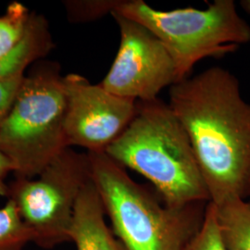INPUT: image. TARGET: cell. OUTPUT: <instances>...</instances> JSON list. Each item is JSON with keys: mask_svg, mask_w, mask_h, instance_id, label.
<instances>
[{"mask_svg": "<svg viewBox=\"0 0 250 250\" xmlns=\"http://www.w3.org/2000/svg\"><path fill=\"white\" fill-rule=\"evenodd\" d=\"M136 105L133 121L105 153L150 181L169 208L210 202L188 133L169 103L157 99Z\"/></svg>", "mask_w": 250, "mask_h": 250, "instance_id": "cell-2", "label": "cell"}, {"mask_svg": "<svg viewBox=\"0 0 250 250\" xmlns=\"http://www.w3.org/2000/svg\"><path fill=\"white\" fill-rule=\"evenodd\" d=\"M215 206V205H214ZM221 241L225 250H250V205L232 198L215 206Z\"/></svg>", "mask_w": 250, "mask_h": 250, "instance_id": "cell-11", "label": "cell"}, {"mask_svg": "<svg viewBox=\"0 0 250 250\" xmlns=\"http://www.w3.org/2000/svg\"><path fill=\"white\" fill-rule=\"evenodd\" d=\"M91 179L86 153L67 147L34 178L16 177L8 199L34 233V243L51 250L70 241L68 230L81 190Z\"/></svg>", "mask_w": 250, "mask_h": 250, "instance_id": "cell-6", "label": "cell"}, {"mask_svg": "<svg viewBox=\"0 0 250 250\" xmlns=\"http://www.w3.org/2000/svg\"><path fill=\"white\" fill-rule=\"evenodd\" d=\"M169 105L188 133L210 202L250 197V104L238 79L208 68L172 84Z\"/></svg>", "mask_w": 250, "mask_h": 250, "instance_id": "cell-1", "label": "cell"}, {"mask_svg": "<svg viewBox=\"0 0 250 250\" xmlns=\"http://www.w3.org/2000/svg\"><path fill=\"white\" fill-rule=\"evenodd\" d=\"M119 3L120 0L66 1L65 8L70 21L73 22H86L111 14Z\"/></svg>", "mask_w": 250, "mask_h": 250, "instance_id": "cell-15", "label": "cell"}, {"mask_svg": "<svg viewBox=\"0 0 250 250\" xmlns=\"http://www.w3.org/2000/svg\"><path fill=\"white\" fill-rule=\"evenodd\" d=\"M249 204H250V201H249Z\"/></svg>", "mask_w": 250, "mask_h": 250, "instance_id": "cell-19", "label": "cell"}, {"mask_svg": "<svg viewBox=\"0 0 250 250\" xmlns=\"http://www.w3.org/2000/svg\"><path fill=\"white\" fill-rule=\"evenodd\" d=\"M105 208L93 181L81 190L68 230L77 250H125L105 222Z\"/></svg>", "mask_w": 250, "mask_h": 250, "instance_id": "cell-9", "label": "cell"}, {"mask_svg": "<svg viewBox=\"0 0 250 250\" xmlns=\"http://www.w3.org/2000/svg\"><path fill=\"white\" fill-rule=\"evenodd\" d=\"M10 172H13V166L9 159L0 151V197H8L9 185L6 180Z\"/></svg>", "mask_w": 250, "mask_h": 250, "instance_id": "cell-17", "label": "cell"}, {"mask_svg": "<svg viewBox=\"0 0 250 250\" xmlns=\"http://www.w3.org/2000/svg\"><path fill=\"white\" fill-rule=\"evenodd\" d=\"M52 45L46 21L42 16L32 14L21 40L8 53L0 57V80L24 76L29 65L45 57Z\"/></svg>", "mask_w": 250, "mask_h": 250, "instance_id": "cell-10", "label": "cell"}, {"mask_svg": "<svg viewBox=\"0 0 250 250\" xmlns=\"http://www.w3.org/2000/svg\"><path fill=\"white\" fill-rule=\"evenodd\" d=\"M241 7L248 13L250 14V0H243V1H241Z\"/></svg>", "mask_w": 250, "mask_h": 250, "instance_id": "cell-18", "label": "cell"}, {"mask_svg": "<svg viewBox=\"0 0 250 250\" xmlns=\"http://www.w3.org/2000/svg\"><path fill=\"white\" fill-rule=\"evenodd\" d=\"M120 29L115 60L100 85L120 98L153 101L177 83L176 68L161 41L142 24L112 11Z\"/></svg>", "mask_w": 250, "mask_h": 250, "instance_id": "cell-7", "label": "cell"}, {"mask_svg": "<svg viewBox=\"0 0 250 250\" xmlns=\"http://www.w3.org/2000/svg\"><path fill=\"white\" fill-rule=\"evenodd\" d=\"M184 250H225L220 238L213 203L207 205L200 227Z\"/></svg>", "mask_w": 250, "mask_h": 250, "instance_id": "cell-14", "label": "cell"}, {"mask_svg": "<svg viewBox=\"0 0 250 250\" xmlns=\"http://www.w3.org/2000/svg\"><path fill=\"white\" fill-rule=\"evenodd\" d=\"M91 180L125 250H184L197 231V207L175 209L131 178L105 152H87Z\"/></svg>", "mask_w": 250, "mask_h": 250, "instance_id": "cell-3", "label": "cell"}, {"mask_svg": "<svg viewBox=\"0 0 250 250\" xmlns=\"http://www.w3.org/2000/svg\"><path fill=\"white\" fill-rule=\"evenodd\" d=\"M63 83L67 146L93 153L106 151L133 121L136 101L115 96L77 73L64 76Z\"/></svg>", "mask_w": 250, "mask_h": 250, "instance_id": "cell-8", "label": "cell"}, {"mask_svg": "<svg viewBox=\"0 0 250 250\" xmlns=\"http://www.w3.org/2000/svg\"><path fill=\"white\" fill-rule=\"evenodd\" d=\"M34 242V233L23 222L16 205L8 199L0 208V250H22Z\"/></svg>", "mask_w": 250, "mask_h": 250, "instance_id": "cell-12", "label": "cell"}, {"mask_svg": "<svg viewBox=\"0 0 250 250\" xmlns=\"http://www.w3.org/2000/svg\"><path fill=\"white\" fill-rule=\"evenodd\" d=\"M66 96L56 67L44 66L24 76L0 125V151L16 177L34 178L69 147L64 133Z\"/></svg>", "mask_w": 250, "mask_h": 250, "instance_id": "cell-5", "label": "cell"}, {"mask_svg": "<svg viewBox=\"0 0 250 250\" xmlns=\"http://www.w3.org/2000/svg\"><path fill=\"white\" fill-rule=\"evenodd\" d=\"M31 15L25 6L13 2L0 17V57L8 53L21 40Z\"/></svg>", "mask_w": 250, "mask_h": 250, "instance_id": "cell-13", "label": "cell"}, {"mask_svg": "<svg viewBox=\"0 0 250 250\" xmlns=\"http://www.w3.org/2000/svg\"><path fill=\"white\" fill-rule=\"evenodd\" d=\"M148 29L170 53L177 82L189 77L198 62L234 52L250 41V24L232 0H215L205 9L158 10L143 0H120L114 10Z\"/></svg>", "mask_w": 250, "mask_h": 250, "instance_id": "cell-4", "label": "cell"}, {"mask_svg": "<svg viewBox=\"0 0 250 250\" xmlns=\"http://www.w3.org/2000/svg\"><path fill=\"white\" fill-rule=\"evenodd\" d=\"M24 76H19L8 80H0V125L12 106Z\"/></svg>", "mask_w": 250, "mask_h": 250, "instance_id": "cell-16", "label": "cell"}]
</instances>
